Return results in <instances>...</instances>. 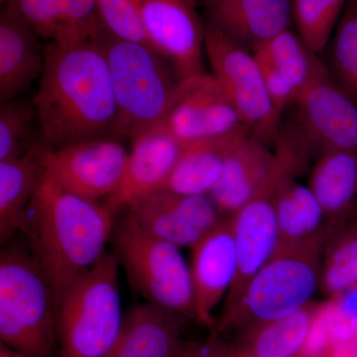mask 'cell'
Wrapping results in <instances>:
<instances>
[{
  "label": "cell",
  "instance_id": "1",
  "mask_svg": "<svg viewBox=\"0 0 357 357\" xmlns=\"http://www.w3.org/2000/svg\"><path fill=\"white\" fill-rule=\"evenodd\" d=\"M34 103L42 136L52 149L119 137L109 66L93 40L48 42Z\"/></svg>",
  "mask_w": 357,
  "mask_h": 357
},
{
  "label": "cell",
  "instance_id": "2",
  "mask_svg": "<svg viewBox=\"0 0 357 357\" xmlns=\"http://www.w3.org/2000/svg\"><path fill=\"white\" fill-rule=\"evenodd\" d=\"M115 217L102 203L66 191L46 165L20 232L50 280L56 305L107 252Z\"/></svg>",
  "mask_w": 357,
  "mask_h": 357
},
{
  "label": "cell",
  "instance_id": "3",
  "mask_svg": "<svg viewBox=\"0 0 357 357\" xmlns=\"http://www.w3.org/2000/svg\"><path fill=\"white\" fill-rule=\"evenodd\" d=\"M328 232L278 250L246 284L243 292L223 307L218 332L243 331L290 316L310 304L321 280Z\"/></svg>",
  "mask_w": 357,
  "mask_h": 357
},
{
  "label": "cell",
  "instance_id": "4",
  "mask_svg": "<svg viewBox=\"0 0 357 357\" xmlns=\"http://www.w3.org/2000/svg\"><path fill=\"white\" fill-rule=\"evenodd\" d=\"M0 340L32 357L59 347L55 294L25 241H9L0 255Z\"/></svg>",
  "mask_w": 357,
  "mask_h": 357
},
{
  "label": "cell",
  "instance_id": "5",
  "mask_svg": "<svg viewBox=\"0 0 357 357\" xmlns=\"http://www.w3.org/2000/svg\"><path fill=\"white\" fill-rule=\"evenodd\" d=\"M91 40L109 66L117 136L131 140L162 121L182 79L173 65L148 45L119 38L105 29Z\"/></svg>",
  "mask_w": 357,
  "mask_h": 357
},
{
  "label": "cell",
  "instance_id": "6",
  "mask_svg": "<svg viewBox=\"0 0 357 357\" xmlns=\"http://www.w3.org/2000/svg\"><path fill=\"white\" fill-rule=\"evenodd\" d=\"M119 266L116 256L105 252L59 301L61 356H109L124 319L119 289Z\"/></svg>",
  "mask_w": 357,
  "mask_h": 357
},
{
  "label": "cell",
  "instance_id": "7",
  "mask_svg": "<svg viewBox=\"0 0 357 357\" xmlns=\"http://www.w3.org/2000/svg\"><path fill=\"white\" fill-rule=\"evenodd\" d=\"M112 238L119 265L148 303L196 319L191 267L178 246L152 236L126 213Z\"/></svg>",
  "mask_w": 357,
  "mask_h": 357
},
{
  "label": "cell",
  "instance_id": "8",
  "mask_svg": "<svg viewBox=\"0 0 357 357\" xmlns=\"http://www.w3.org/2000/svg\"><path fill=\"white\" fill-rule=\"evenodd\" d=\"M204 52L213 75L225 89L243 126L266 144L276 142L282 114L270 100L255 53L208 20L204 21Z\"/></svg>",
  "mask_w": 357,
  "mask_h": 357
},
{
  "label": "cell",
  "instance_id": "9",
  "mask_svg": "<svg viewBox=\"0 0 357 357\" xmlns=\"http://www.w3.org/2000/svg\"><path fill=\"white\" fill-rule=\"evenodd\" d=\"M129 152L114 137L79 141L52 149L45 162L59 184L79 198L100 203L121 185Z\"/></svg>",
  "mask_w": 357,
  "mask_h": 357
},
{
  "label": "cell",
  "instance_id": "10",
  "mask_svg": "<svg viewBox=\"0 0 357 357\" xmlns=\"http://www.w3.org/2000/svg\"><path fill=\"white\" fill-rule=\"evenodd\" d=\"M295 121L311 157L330 151L357 152V102L330 70L317 77L295 103Z\"/></svg>",
  "mask_w": 357,
  "mask_h": 357
},
{
  "label": "cell",
  "instance_id": "11",
  "mask_svg": "<svg viewBox=\"0 0 357 357\" xmlns=\"http://www.w3.org/2000/svg\"><path fill=\"white\" fill-rule=\"evenodd\" d=\"M162 122L184 146L245 128L218 79L204 72L181 79Z\"/></svg>",
  "mask_w": 357,
  "mask_h": 357
},
{
  "label": "cell",
  "instance_id": "12",
  "mask_svg": "<svg viewBox=\"0 0 357 357\" xmlns=\"http://www.w3.org/2000/svg\"><path fill=\"white\" fill-rule=\"evenodd\" d=\"M150 45L165 57L181 79L201 74L204 22L195 0H136Z\"/></svg>",
  "mask_w": 357,
  "mask_h": 357
},
{
  "label": "cell",
  "instance_id": "13",
  "mask_svg": "<svg viewBox=\"0 0 357 357\" xmlns=\"http://www.w3.org/2000/svg\"><path fill=\"white\" fill-rule=\"evenodd\" d=\"M131 142L121 185L102 203L115 215L133 202L162 190L184 148L162 121L141 131Z\"/></svg>",
  "mask_w": 357,
  "mask_h": 357
},
{
  "label": "cell",
  "instance_id": "14",
  "mask_svg": "<svg viewBox=\"0 0 357 357\" xmlns=\"http://www.w3.org/2000/svg\"><path fill=\"white\" fill-rule=\"evenodd\" d=\"M191 274L196 321L215 328L213 312L236 278V243L227 217L192 248Z\"/></svg>",
  "mask_w": 357,
  "mask_h": 357
},
{
  "label": "cell",
  "instance_id": "15",
  "mask_svg": "<svg viewBox=\"0 0 357 357\" xmlns=\"http://www.w3.org/2000/svg\"><path fill=\"white\" fill-rule=\"evenodd\" d=\"M204 8L208 22L252 52L293 20L292 0H204Z\"/></svg>",
  "mask_w": 357,
  "mask_h": 357
},
{
  "label": "cell",
  "instance_id": "16",
  "mask_svg": "<svg viewBox=\"0 0 357 357\" xmlns=\"http://www.w3.org/2000/svg\"><path fill=\"white\" fill-rule=\"evenodd\" d=\"M15 10L0 9V102L20 98L36 79L45 65V46Z\"/></svg>",
  "mask_w": 357,
  "mask_h": 357
},
{
  "label": "cell",
  "instance_id": "17",
  "mask_svg": "<svg viewBox=\"0 0 357 357\" xmlns=\"http://www.w3.org/2000/svg\"><path fill=\"white\" fill-rule=\"evenodd\" d=\"M275 152L249 133L230 154L211 199L225 217H231L261 189L273 170Z\"/></svg>",
  "mask_w": 357,
  "mask_h": 357
},
{
  "label": "cell",
  "instance_id": "18",
  "mask_svg": "<svg viewBox=\"0 0 357 357\" xmlns=\"http://www.w3.org/2000/svg\"><path fill=\"white\" fill-rule=\"evenodd\" d=\"M184 319L151 303L134 307L124 314L109 357H178Z\"/></svg>",
  "mask_w": 357,
  "mask_h": 357
},
{
  "label": "cell",
  "instance_id": "19",
  "mask_svg": "<svg viewBox=\"0 0 357 357\" xmlns=\"http://www.w3.org/2000/svg\"><path fill=\"white\" fill-rule=\"evenodd\" d=\"M249 133L248 128H243L185 145L162 190L178 195H210L230 154Z\"/></svg>",
  "mask_w": 357,
  "mask_h": 357
},
{
  "label": "cell",
  "instance_id": "20",
  "mask_svg": "<svg viewBox=\"0 0 357 357\" xmlns=\"http://www.w3.org/2000/svg\"><path fill=\"white\" fill-rule=\"evenodd\" d=\"M50 147L45 140L20 158L0 161V241L2 246L20 232L28 208L38 189Z\"/></svg>",
  "mask_w": 357,
  "mask_h": 357
},
{
  "label": "cell",
  "instance_id": "21",
  "mask_svg": "<svg viewBox=\"0 0 357 357\" xmlns=\"http://www.w3.org/2000/svg\"><path fill=\"white\" fill-rule=\"evenodd\" d=\"M314 192L326 218V230L351 220L357 206V152L330 151L317 159L310 178Z\"/></svg>",
  "mask_w": 357,
  "mask_h": 357
},
{
  "label": "cell",
  "instance_id": "22",
  "mask_svg": "<svg viewBox=\"0 0 357 357\" xmlns=\"http://www.w3.org/2000/svg\"><path fill=\"white\" fill-rule=\"evenodd\" d=\"M317 305L241 331L237 351L249 357H299L306 342Z\"/></svg>",
  "mask_w": 357,
  "mask_h": 357
},
{
  "label": "cell",
  "instance_id": "23",
  "mask_svg": "<svg viewBox=\"0 0 357 357\" xmlns=\"http://www.w3.org/2000/svg\"><path fill=\"white\" fill-rule=\"evenodd\" d=\"M279 246L304 243L328 232L324 208L311 188L290 178L277 192L274 201Z\"/></svg>",
  "mask_w": 357,
  "mask_h": 357
},
{
  "label": "cell",
  "instance_id": "24",
  "mask_svg": "<svg viewBox=\"0 0 357 357\" xmlns=\"http://www.w3.org/2000/svg\"><path fill=\"white\" fill-rule=\"evenodd\" d=\"M124 211L150 234L178 248H192L204 236L181 213L174 192H152L129 204Z\"/></svg>",
  "mask_w": 357,
  "mask_h": 357
},
{
  "label": "cell",
  "instance_id": "25",
  "mask_svg": "<svg viewBox=\"0 0 357 357\" xmlns=\"http://www.w3.org/2000/svg\"><path fill=\"white\" fill-rule=\"evenodd\" d=\"M253 53L271 63L293 86L298 98L317 77L328 70L290 28L256 47Z\"/></svg>",
  "mask_w": 357,
  "mask_h": 357
},
{
  "label": "cell",
  "instance_id": "26",
  "mask_svg": "<svg viewBox=\"0 0 357 357\" xmlns=\"http://www.w3.org/2000/svg\"><path fill=\"white\" fill-rule=\"evenodd\" d=\"M319 287L332 298L357 285V222L351 217L328 234Z\"/></svg>",
  "mask_w": 357,
  "mask_h": 357
},
{
  "label": "cell",
  "instance_id": "27",
  "mask_svg": "<svg viewBox=\"0 0 357 357\" xmlns=\"http://www.w3.org/2000/svg\"><path fill=\"white\" fill-rule=\"evenodd\" d=\"M326 48V67L335 82L357 102V0L347 1Z\"/></svg>",
  "mask_w": 357,
  "mask_h": 357
},
{
  "label": "cell",
  "instance_id": "28",
  "mask_svg": "<svg viewBox=\"0 0 357 357\" xmlns=\"http://www.w3.org/2000/svg\"><path fill=\"white\" fill-rule=\"evenodd\" d=\"M349 0H292L293 20L298 35L314 54L321 53L333 32Z\"/></svg>",
  "mask_w": 357,
  "mask_h": 357
},
{
  "label": "cell",
  "instance_id": "29",
  "mask_svg": "<svg viewBox=\"0 0 357 357\" xmlns=\"http://www.w3.org/2000/svg\"><path fill=\"white\" fill-rule=\"evenodd\" d=\"M36 112L34 100L20 98L1 102L0 105V161L24 156L41 141H32V119Z\"/></svg>",
  "mask_w": 357,
  "mask_h": 357
},
{
  "label": "cell",
  "instance_id": "30",
  "mask_svg": "<svg viewBox=\"0 0 357 357\" xmlns=\"http://www.w3.org/2000/svg\"><path fill=\"white\" fill-rule=\"evenodd\" d=\"M96 1L103 27L107 32L121 39L152 47L143 29L136 0Z\"/></svg>",
  "mask_w": 357,
  "mask_h": 357
},
{
  "label": "cell",
  "instance_id": "31",
  "mask_svg": "<svg viewBox=\"0 0 357 357\" xmlns=\"http://www.w3.org/2000/svg\"><path fill=\"white\" fill-rule=\"evenodd\" d=\"M62 29L55 41L95 38L105 29L96 0H60Z\"/></svg>",
  "mask_w": 357,
  "mask_h": 357
},
{
  "label": "cell",
  "instance_id": "32",
  "mask_svg": "<svg viewBox=\"0 0 357 357\" xmlns=\"http://www.w3.org/2000/svg\"><path fill=\"white\" fill-rule=\"evenodd\" d=\"M13 7L40 38L55 41L62 29L60 0H1Z\"/></svg>",
  "mask_w": 357,
  "mask_h": 357
},
{
  "label": "cell",
  "instance_id": "33",
  "mask_svg": "<svg viewBox=\"0 0 357 357\" xmlns=\"http://www.w3.org/2000/svg\"><path fill=\"white\" fill-rule=\"evenodd\" d=\"M345 318L347 317L340 312L333 299L317 305L309 333L299 357H326L333 328Z\"/></svg>",
  "mask_w": 357,
  "mask_h": 357
},
{
  "label": "cell",
  "instance_id": "34",
  "mask_svg": "<svg viewBox=\"0 0 357 357\" xmlns=\"http://www.w3.org/2000/svg\"><path fill=\"white\" fill-rule=\"evenodd\" d=\"M255 55L261 68L263 79L270 100L277 112L282 114L288 107L297 102L298 93L271 63L258 54L255 53Z\"/></svg>",
  "mask_w": 357,
  "mask_h": 357
},
{
  "label": "cell",
  "instance_id": "35",
  "mask_svg": "<svg viewBox=\"0 0 357 357\" xmlns=\"http://www.w3.org/2000/svg\"><path fill=\"white\" fill-rule=\"evenodd\" d=\"M178 357H236L234 347L213 337L202 342H183Z\"/></svg>",
  "mask_w": 357,
  "mask_h": 357
},
{
  "label": "cell",
  "instance_id": "36",
  "mask_svg": "<svg viewBox=\"0 0 357 357\" xmlns=\"http://www.w3.org/2000/svg\"><path fill=\"white\" fill-rule=\"evenodd\" d=\"M0 357H32L23 354L3 344H0Z\"/></svg>",
  "mask_w": 357,
  "mask_h": 357
},
{
  "label": "cell",
  "instance_id": "37",
  "mask_svg": "<svg viewBox=\"0 0 357 357\" xmlns=\"http://www.w3.org/2000/svg\"><path fill=\"white\" fill-rule=\"evenodd\" d=\"M234 351H236V357H249V356H244V354H241V352H239L238 351H237V349H236V347H234Z\"/></svg>",
  "mask_w": 357,
  "mask_h": 357
},
{
  "label": "cell",
  "instance_id": "38",
  "mask_svg": "<svg viewBox=\"0 0 357 357\" xmlns=\"http://www.w3.org/2000/svg\"><path fill=\"white\" fill-rule=\"evenodd\" d=\"M352 218H354V220H356L357 222V206H356V211H354V215H352Z\"/></svg>",
  "mask_w": 357,
  "mask_h": 357
}]
</instances>
